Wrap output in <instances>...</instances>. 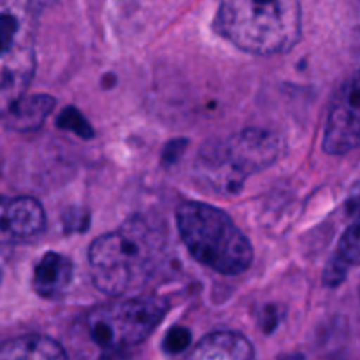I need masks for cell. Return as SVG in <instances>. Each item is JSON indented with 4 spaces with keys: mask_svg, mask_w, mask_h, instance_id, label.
<instances>
[{
    "mask_svg": "<svg viewBox=\"0 0 360 360\" xmlns=\"http://www.w3.org/2000/svg\"><path fill=\"white\" fill-rule=\"evenodd\" d=\"M164 246V225L155 218L134 214L116 231L91 243L88 262L94 285L116 297L136 290L155 269Z\"/></svg>",
    "mask_w": 360,
    "mask_h": 360,
    "instance_id": "6da1fadb",
    "label": "cell"
},
{
    "mask_svg": "<svg viewBox=\"0 0 360 360\" xmlns=\"http://www.w3.org/2000/svg\"><path fill=\"white\" fill-rule=\"evenodd\" d=\"M214 27L246 53H287L301 39V6L299 0H220Z\"/></svg>",
    "mask_w": 360,
    "mask_h": 360,
    "instance_id": "7a4b0ae2",
    "label": "cell"
},
{
    "mask_svg": "<svg viewBox=\"0 0 360 360\" xmlns=\"http://www.w3.org/2000/svg\"><path fill=\"white\" fill-rule=\"evenodd\" d=\"M179 236L190 255L227 276L245 273L253 260L248 238L227 213L206 202L188 200L176 211Z\"/></svg>",
    "mask_w": 360,
    "mask_h": 360,
    "instance_id": "3957f363",
    "label": "cell"
},
{
    "mask_svg": "<svg viewBox=\"0 0 360 360\" xmlns=\"http://www.w3.org/2000/svg\"><path fill=\"white\" fill-rule=\"evenodd\" d=\"M281 141L266 129H245L229 139L207 143L195 160L200 181L225 195L241 192L250 176L278 160Z\"/></svg>",
    "mask_w": 360,
    "mask_h": 360,
    "instance_id": "277c9868",
    "label": "cell"
},
{
    "mask_svg": "<svg viewBox=\"0 0 360 360\" xmlns=\"http://www.w3.org/2000/svg\"><path fill=\"white\" fill-rule=\"evenodd\" d=\"M167 313L160 297H132L97 306L84 316V333L102 360H123L130 348L143 343Z\"/></svg>",
    "mask_w": 360,
    "mask_h": 360,
    "instance_id": "5b68a950",
    "label": "cell"
},
{
    "mask_svg": "<svg viewBox=\"0 0 360 360\" xmlns=\"http://www.w3.org/2000/svg\"><path fill=\"white\" fill-rule=\"evenodd\" d=\"M2 32V105L4 111L25 97L35 70L34 39L23 21L13 13L0 18Z\"/></svg>",
    "mask_w": 360,
    "mask_h": 360,
    "instance_id": "8992f818",
    "label": "cell"
},
{
    "mask_svg": "<svg viewBox=\"0 0 360 360\" xmlns=\"http://www.w3.org/2000/svg\"><path fill=\"white\" fill-rule=\"evenodd\" d=\"M322 146L330 155L360 148V70L348 77L334 95Z\"/></svg>",
    "mask_w": 360,
    "mask_h": 360,
    "instance_id": "52a82bcc",
    "label": "cell"
},
{
    "mask_svg": "<svg viewBox=\"0 0 360 360\" xmlns=\"http://www.w3.org/2000/svg\"><path fill=\"white\" fill-rule=\"evenodd\" d=\"M46 229V213L32 197H4L0 210V231L4 243L34 239Z\"/></svg>",
    "mask_w": 360,
    "mask_h": 360,
    "instance_id": "ba28073f",
    "label": "cell"
},
{
    "mask_svg": "<svg viewBox=\"0 0 360 360\" xmlns=\"http://www.w3.org/2000/svg\"><path fill=\"white\" fill-rule=\"evenodd\" d=\"M185 360H255V350L243 334L220 330L202 338Z\"/></svg>",
    "mask_w": 360,
    "mask_h": 360,
    "instance_id": "9c48e42d",
    "label": "cell"
},
{
    "mask_svg": "<svg viewBox=\"0 0 360 360\" xmlns=\"http://www.w3.org/2000/svg\"><path fill=\"white\" fill-rule=\"evenodd\" d=\"M72 276V262L62 253L48 252L35 266L32 287L41 297L55 299L69 290Z\"/></svg>",
    "mask_w": 360,
    "mask_h": 360,
    "instance_id": "30bf717a",
    "label": "cell"
},
{
    "mask_svg": "<svg viewBox=\"0 0 360 360\" xmlns=\"http://www.w3.org/2000/svg\"><path fill=\"white\" fill-rule=\"evenodd\" d=\"M53 108H55V98L51 95L37 94L28 97L25 95L4 111V122L11 130L32 132L48 120Z\"/></svg>",
    "mask_w": 360,
    "mask_h": 360,
    "instance_id": "8fae6325",
    "label": "cell"
},
{
    "mask_svg": "<svg viewBox=\"0 0 360 360\" xmlns=\"http://www.w3.org/2000/svg\"><path fill=\"white\" fill-rule=\"evenodd\" d=\"M0 360H69L60 343L48 336L27 334L7 341Z\"/></svg>",
    "mask_w": 360,
    "mask_h": 360,
    "instance_id": "7c38bea8",
    "label": "cell"
},
{
    "mask_svg": "<svg viewBox=\"0 0 360 360\" xmlns=\"http://www.w3.org/2000/svg\"><path fill=\"white\" fill-rule=\"evenodd\" d=\"M338 259L343 264L350 266H359L360 264V224L352 225L341 238L340 246H338Z\"/></svg>",
    "mask_w": 360,
    "mask_h": 360,
    "instance_id": "4fadbf2b",
    "label": "cell"
},
{
    "mask_svg": "<svg viewBox=\"0 0 360 360\" xmlns=\"http://www.w3.org/2000/svg\"><path fill=\"white\" fill-rule=\"evenodd\" d=\"M58 127L60 129L69 130V132H72V134H77V136H81V137L94 136V130H91V127L88 125V122L84 120V116L72 108H67L65 111L60 115Z\"/></svg>",
    "mask_w": 360,
    "mask_h": 360,
    "instance_id": "5bb4252c",
    "label": "cell"
},
{
    "mask_svg": "<svg viewBox=\"0 0 360 360\" xmlns=\"http://www.w3.org/2000/svg\"><path fill=\"white\" fill-rule=\"evenodd\" d=\"M192 343V334H190L188 329L185 327H172L164 338V343H162V348H164L167 354L176 355L185 352L186 348Z\"/></svg>",
    "mask_w": 360,
    "mask_h": 360,
    "instance_id": "9a60e30c",
    "label": "cell"
},
{
    "mask_svg": "<svg viewBox=\"0 0 360 360\" xmlns=\"http://www.w3.org/2000/svg\"><path fill=\"white\" fill-rule=\"evenodd\" d=\"M347 264H343L338 257H334V259L327 264L326 271H323V283H326L327 287H338V285L347 278Z\"/></svg>",
    "mask_w": 360,
    "mask_h": 360,
    "instance_id": "2e32d148",
    "label": "cell"
},
{
    "mask_svg": "<svg viewBox=\"0 0 360 360\" xmlns=\"http://www.w3.org/2000/svg\"><path fill=\"white\" fill-rule=\"evenodd\" d=\"M347 210L352 217L360 218V183H357L350 192V197L347 200Z\"/></svg>",
    "mask_w": 360,
    "mask_h": 360,
    "instance_id": "e0dca14e",
    "label": "cell"
},
{
    "mask_svg": "<svg viewBox=\"0 0 360 360\" xmlns=\"http://www.w3.org/2000/svg\"><path fill=\"white\" fill-rule=\"evenodd\" d=\"M278 360H304L301 354H288V355H283V357H280Z\"/></svg>",
    "mask_w": 360,
    "mask_h": 360,
    "instance_id": "ac0fdd59",
    "label": "cell"
}]
</instances>
